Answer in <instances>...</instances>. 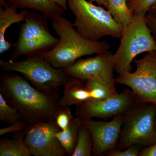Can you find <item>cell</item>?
<instances>
[{
    "label": "cell",
    "instance_id": "cell-1",
    "mask_svg": "<svg viewBox=\"0 0 156 156\" xmlns=\"http://www.w3.org/2000/svg\"><path fill=\"white\" fill-rule=\"evenodd\" d=\"M0 93L29 126L54 121L56 112L62 107L59 92L39 90L23 76L11 72H6L1 76Z\"/></svg>",
    "mask_w": 156,
    "mask_h": 156
},
{
    "label": "cell",
    "instance_id": "cell-2",
    "mask_svg": "<svg viewBox=\"0 0 156 156\" xmlns=\"http://www.w3.org/2000/svg\"><path fill=\"white\" fill-rule=\"evenodd\" d=\"M52 26L59 37V41L53 49L41 56L56 68L63 69L82 56L110 50L108 42L94 41L86 38L78 33L73 23L62 15L52 20Z\"/></svg>",
    "mask_w": 156,
    "mask_h": 156
},
{
    "label": "cell",
    "instance_id": "cell-3",
    "mask_svg": "<svg viewBox=\"0 0 156 156\" xmlns=\"http://www.w3.org/2000/svg\"><path fill=\"white\" fill-rule=\"evenodd\" d=\"M67 5L74 16L75 27L86 38L99 41L105 37L120 39L122 36V27L101 6L88 0H67Z\"/></svg>",
    "mask_w": 156,
    "mask_h": 156
},
{
    "label": "cell",
    "instance_id": "cell-4",
    "mask_svg": "<svg viewBox=\"0 0 156 156\" xmlns=\"http://www.w3.org/2000/svg\"><path fill=\"white\" fill-rule=\"evenodd\" d=\"M146 15H134L123 28L119 46L113 54L115 71L119 75L132 71V62L139 54L156 51V41L147 26Z\"/></svg>",
    "mask_w": 156,
    "mask_h": 156
},
{
    "label": "cell",
    "instance_id": "cell-5",
    "mask_svg": "<svg viewBox=\"0 0 156 156\" xmlns=\"http://www.w3.org/2000/svg\"><path fill=\"white\" fill-rule=\"evenodd\" d=\"M156 105L136 103L124 115L121 135L115 148L131 145L145 147L156 143Z\"/></svg>",
    "mask_w": 156,
    "mask_h": 156
},
{
    "label": "cell",
    "instance_id": "cell-6",
    "mask_svg": "<svg viewBox=\"0 0 156 156\" xmlns=\"http://www.w3.org/2000/svg\"><path fill=\"white\" fill-rule=\"evenodd\" d=\"M0 66L5 72L20 73L33 86L44 92H59L69 77L63 69L53 67L41 55L28 56L20 61L1 59Z\"/></svg>",
    "mask_w": 156,
    "mask_h": 156
},
{
    "label": "cell",
    "instance_id": "cell-7",
    "mask_svg": "<svg viewBox=\"0 0 156 156\" xmlns=\"http://www.w3.org/2000/svg\"><path fill=\"white\" fill-rule=\"evenodd\" d=\"M48 18L41 14L28 11L20 26L19 35L10 60L22 56L41 55L55 47L59 41L50 32Z\"/></svg>",
    "mask_w": 156,
    "mask_h": 156
},
{
    "label": "cell",
    "instance_id": "cell-8",
    "mask_svg": "<svg viewBox=\"0 0 156 156\" xmlns=\"http://www.w3.org/2000/svg\"><path fill=\"white\" fill-rule=\"evenodd\" d=\"M133 62L135 71L119 75L115 83L129 87L137 103L156 105V51L148 52Z\"/></svg>",
    "mask_w": 156,
    "mask_h": 156
},
{
    "label": "cell",
    "instance_id": "cell-9",
    "mask_svg": "<svg viewBox=\"0 0 156 156\" xmlns=\"http://www.w3.org/2000/svg\"><path fill=\"white\" fill-rule=\"evenodd\" d=\"M136 103L134 94L130 89L101 100H89L76 106L75 115L80 120L98 118L107 120L124 115Z\"/></svg>",
    "mask_w": 156,
    "mask_h": 156
},
{
    "label": "cell",
    "instance_id": "cell-10",
    "mask_svg": "<svg viewBox=\"0 0 156 156\" xmlns=\"http://www.w3.org/2000/svg\"><path fill=\"white\" fill-rule=\"evenodd\" d=\"M54 121L42 122L29 126L24 141L31 155L66 156V151L56 134L60 131Z\"/></svg>",
    "mask_w": 156,
    "mask_h": 156
},
{
    "label": "cell",
    "instance_id": "cell-11",
    "mask_svg": "<svg viewBox=\"0 0 156 156\" xmlns=\"http://www.w3.org/2000/svg\"><path fill=\"white\" fill-rule=\"evenodd\" d=\"M63 69L69 77L82 81L99 79L115 84L113 54L110 50L96 54L94 57L79 59Z\"/></svg>",
    "mask_w": 156,
    "mask_h": 156
},
{
    "label": "cell",
    "instance_id": "cell-12",
    "mask_svg": "<svg viewBox=\"0 0 156 156\" xmlns=\"http://www.w3.org/2000/svg\"><path fill=\"white\" fill-rule=\"evenodd\" d=\"M124 115L116 116L109 121L81 120L82 124L91 132L92 155L104 156L108 151L115 148L121 135Z\"/></svg>",
    "mask_w": 156,
    "mask_h": 156
},
{
    "label": "cell",
    "instance_id": "cell-13",
    "mask_svg": "<svg viewBox=\"0 0 156 156\" xmlns=\"http://www.w3.org/2000/svg\"><path fill=\"white\" fill-rule=\"evenodd\" d=\"M91 99L90 92L83 81L73 77H69L63 87L59 105L62 107L76 106Z\"/></svg>",
    "mask_w": 156,
    "mask_h": 156
},
{
    "label": "cell",
    "instance_id": "cell-14",
    "mask_svg": "<svg viewBox=\"0 0 156 156\" xmlns=\"http://www.w3.org/2000/svg\"><path fill=\"white\" fill-rule=\"evenodd\" d=\"M28 10L23 9L17 12V9L11 6L0 8V54L10 50L14 44L6 41V31L14 23L23 22Z\"/></svg>",
    "mask_w": 156,
    "mask_h": 156
},
{
    "label": "cell",
    "instance_id": "cell-15",
    "mask_svg": "<svg viewBox=\"0 0 156 156\" xmlns=\"http://www.w3.org/2000/svg\"><path fill=\"white\" fill-rule=\"evenodd\" d=\"M6 2L7 6L35 10L51 20L61 16L65 11L50 0H6Z\"/></svg>",
    "mask_w": 156,
    "mask_h": 156
},
{
    "label": "cell",
    "instance_id": "cell-16",
    "mask_svg": "<svg viewBox=\"0 0 156 156\" xmlns=\"http://www.w3.org/2000/svg\"><path fill=\"white\" fill-rule=\"evenodd\" d=\"M26 129L14 133L12 139H0V156L31 155L24 141Z\"/></svg>",
    "mask_w": 156,
    "mask_h": 156
},
{
    "label": "cell",
    "instance_id": "cell-17",
    "mask_svg": "<svg viewBox=\"0 0 156 156\" xmlns=\"http://www.w3.org/2000/svg\"><path fill=\"white\" fill-rule=\"evenodd\" d=\"M106 9L115 21L123 28L131 22L134 15L128 7V0H107Z\"/></svg>",
    "mask_w": 156,
    "mask_h": 156
},
{
    "label": "cell",
    "instance_id": "cell-18",
    "mask_svg": "<svg viewBox=\"0 0 156 156\" xmlns=\"http://www.w3.org/2000/svg\"><path fill=\"white\" fill-rule=\"evenodd\" d=\"M81 124V120L75 117L67 129L60 130L56 133V137L66 151L68 156H72L75 149L78 131Z\"/></svg>",
    "mask_w": 156,
    "mask_h": 156
},
{
    "label": "cell",
    "instance_id": "cell-19",
    "mask_svg": "<svg viewBox=\"0 0 156 156\" xmlns=\"http://www.w3.org/2000/svg\"><path fill=\"white\" fill-rule=\"evenodd\" d=\"M85 86L90 93L92 100H101L118 93L115 84H112L99 79L86 81ZM90 99V100H91Z\"/></svg>",
    "mask_w": 156,
    "mask_h": 156
},
{
    "label": "cell",
    "instance_id": "cell-20",
    "mask_svg": "<svg viewBox=\"0 0 156 156\" xmlns=\"http://www.w3.org/2000/svg\"><path fill=\"white\" fill-rule=\"evenodd\" d=\"M93 141L89 128L81 124L78 131L77 140L72 156L92 155Z\"/></svg>",
    "mask_w": 156,
    "mask_h": 156
},
{
    "label": "cell",
    "instance_id": "cell-21",
    "mask_svg": "<svg viewBox=\"0 0 156 156\" xmlns=\"http://www.w3.org/2000/svg\"><path fill=\"white\" fill-rule=\"evenodd\" d=\"M23 119L19 112L11 106L0 93V121L12 125Z\"/></svg>",
    "mask_w": 156,
    "mask_h": 156
},
{
    "label": "cell",
    "instance_id": "cell-22",
    "mask_svg": "<svg viewBox=\"0 0 156 156\" xmlns=\"http://www.w3.org/2000/svg\"><path fill=\"white\" fill-rule=\"evenodd\" d=\"M74 117L70 107H61L55 115L54 121L61 130L67 129Z\"/></svg>",
    "mask_w": 156,
    "mask_h": 156
},
{
    "label": "cell",
    "instance_id": "cell-23",
    "mask_svg": "<svg viewBox=\"0 0 156 156\" xmlns=\"http://www.w3.org/2000/svg\"><path fill=\"white\" fill-rule=\"evenodd\" d=\"M156 3V0H128V7L134 15L147 14Z\"/></svg>",
    "mask_w": 156,
    "mask_h": 156
},
{
    "label": "cell",
    "instance_id": "cell-24",
    "mask_svg": "<svg viewBox=\"0 0 156 156\" xmlns=\"http://www.w3.org/2000/svg\"><path fill=\"white\" fill-rule=\"evenodd\" d=\"M142 147L137 145H131L123 150L114 148L105 154L107 156H139Z\"/></svg>",
    "mask_w": 156,
    "mask_h": 156
},
{
    "label": "cell",
    "instance_id": "cell-25",
    "mask_svg": "<svg viewBox=\"0 0 156 156\" xmlns=\"http://www.w3.org/2000/svg\"><path fill=\"white\" fill-rule=\"evenodd\" d=\"M29 126L28 123L24 120H22L15 124H12L9 127L0 129V135L9 133H15L18 131L26 129Z\"/></svg>",
    "mask_w": 156,
    "mask_h": 156
},
{
    "label": "cell",
    "instance_id": "cell-26",
    "mask_svg": "<svg viewBox=\"0 0 156 156\" xmlns=\"http://www.w3.org/2000/svg\"><path fill=\"white\" fill-rule=\"evenodd\" d=\"M145 18L147 26L156 41V17L146 14Z\"/></svg>",
    "mask_w": 156,
    "mask_h": 156
},
{
    "label": "cell",
    "instance_id": "cell-27",
    "mask_svg": "<svg viewBox=\"0 0 156 156\" xmlns=\"http://www.w3.org/2000/svg\"><path fill=\"white\" fill-rule=\"evenodd\" d=\"M139 156H156V143L150 146L142 148Z\"/></svg>",
    "mask_w": 156,
    "mask_h": 156
},
{
    "label": "cell",
    "instance_id": "cell-28",
    "mask_svg": "<svg viewBox=\"0 0 156 156\" xmlns=\"http://www.w3.org/2000/svg\"><path fill=\"white\" fill-rule=\"evenodd\" d=\"M51 2L58 5L65 11H67L68 8L67 5V0H50Z\"/></svg>",
    "mask_w": 156,
    "mask_h": 156
},
{
    "label": "cell",
    "instance_id": "cell-29",
    "mask_svg": "<svg viewBox=\"0 0 156 156\" xmlns=\"http://www.w3.org/2000/svg\"><path fill=\"white\" fill-rule=\"evenodd\" d=\"M92 3H96L98 5L103 6L105 8L107 7V0H88Z\"/></svg>",
    "mask_w": 156,
    "mask_h": 156
},
{
    "label": "cell",
    "instance_id": "cell-30",
    "mask_svg": "<svg viewBox=\"0 0 156 156\" xmlns=\"http://www.w3.org/2000/svg\"><path fill=\"white\" fill-rule=\"evenodd\" d=\"M147 14L152 17H156V3L151 8Z\"/></svg>",
    "mask_w": 156,
    "mask_h": 156
},
{
    "label": "cell",
    "instance_id": "cell-31",
    "mask_svg": "<svg viewBox=\"0 0 156 156\" xmlns=\"http://www.w3.org/2000/svg\"><path fill=\"white\" fill-rule=\"evenodd\" d=\"M7 5L6 0H0V6L1 7H5Z\"/></svg>",
    "mask_w": 156,
    "mask_h": 156
},
{
    "label": "cell",
    "instance_id": "cell-32",
    "mask_svg": "<svg viewBox=\"0 0 156 156\" xmlns=\"http://www.w3.org/2000/svg\"><path fill=\"white\" fill-rule=\"evenodd\" d=\"M155 130H156V119L155 120Z\"/></svg>",
    "mask_w": 156,
    "mask_h": 156
},
{
    "label": "cell",
    "instance_id": "cell-33",
    "mask_svg": "<svg viewBox=\"0 0 156 156\" xmlns=\"http://www.w3.org/2000/svg\"></svg>",
    "mask_w": 156,
    "mask_h": 156
}]
</instances>
